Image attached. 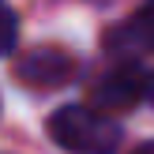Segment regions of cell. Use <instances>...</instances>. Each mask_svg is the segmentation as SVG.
<instances>
[{
  "label": "cell",
  "mask_w": 154,
  "mask_h": 154,
  "mask_svg": "<svg viewBox=\"0 0 154 154\" xmlns=\"http://www.w3.org/2000/svg\"><path fill=\"white\" fill-rule=\"evenodd\" d=\"M49 139L72 154H117L120 124L90 105H64L49 117Z\"/></svg>",
  "instance_id": "cell-1"
},
{
  "label": "cell",
  "mask_w": 154,
  "mask_h": 154,
  "mask_svg": "<svg viewBox=\"0 0 154 154\" xmlns=\"http://www.w3.org/2000/svg\"><path fill=\"white\" fill-rule=\"evenodd\" d=\"M15 75L30 87H60L75 75V57L64 49H53V45H42V49H30L15 64Z\"/></svg>",
  "instance_id": "cell-2"
},
{
  "label": "cell",
  "mask_w": 154,
  "mask_h": 154,
  "mask_svg": "<svg viewBox=\"0 0 154 154\" xmlns=\"http://www.w3.org/2000/svg\"><path fill=\"white\" fill-rule=\"evenodd\" d=\"M147 75H139L132 64H120L113 68L105 79H98L94 87V102L102 109H132L139 98H147Z\"/></svg>",
  "instance_id": "cell-3"
},
{
  "label": "cell",
  "mask_w": 154,
  "mask_h": 154,
  "mask_svg": "<svg viewBox=\"0 0 154 154\" xmlns=\"http://www.w3.org/2000/svg\"><path fill=\"white\" fill-rule=\"evenodd\" d=\"M113 45L132 49V53H139V49L154 53V8H143L139 15H132V19L113 34Z\"/></svg>",
  "instance_id": "cell-4"
},
{
  "label": "cell",
  "mask_w": 154,
  "mask_h": 154,
  "mask_svg": "<svg viewBox=\"0 0 154 154\" xmlns=\"http://www.w3.org/2000/svg\"><path fill=\"white\" fill-rule=\"evenodd\" d=\"M15 38H19V19H15L11 8L0 4V57L15 49Z\"/></svg>",
  "instance_id": "cell-5"
},
{
  "label": "cell",
  "mask_w": 154,
  "mask_h": 154,
  "mask_svg": "<svg viewBox=\"0 0 154 154\" xmlns=\"http://www.w3.org/2000/svg\"><path fill=\"white\" fill-rule=\"evenodd\" d=\"M132 154H154V143H139V147H135Z\"/></svg>",
  "instance_id": "cell-6"
},
{
  "label": "cell",
  "mask_w": 154,
  "mask_h": 154,
  "mask_svg": "<svg viewBox=\"0 0 154 154\" xmlns=\"http://www.w3.org/2000/svg\"><path fill=\"white\" fill-rule=\"evenodd\" d=\"M147 98L154 102V75H150V83H147Z\"/></svg>",
  "instance_id": "cell-7"
}]
</instances>
